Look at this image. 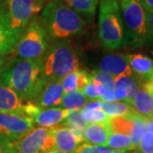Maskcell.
Masks as SVG:
<instances>
[{"mask_svg": "<svg viewBox=\"0 0 153 153\" xmlns=\"http://www.w3.org/2000/svg\"><path fill=\"white\" fill-rule=\"evenodd\" d=\"M100 101H101V102H111V101H115L114 89H113V90H110V91H106L102 96H100Z\"/></svg>", "mask_w": 153, "mask_h": 153, "instance_id": "35", "label": "cell"}, {"mask_svg": "<svg viewBox=\"0 0 153 153\" xmlns=\"http://www.w3.org/2000/svg\"><path fill=\"white\" fill-rule=\"evenodd\" d=\"M70 112V111L63 107L41 108L31 103L25 104V114L33 121L34 124L42 128L60 125Z\"/></svg>", "mask_w": 153, "mask_h": 153, "instance_id": "10", "label": "cell"}, {"mask_svg": "<svg viewBox=\"0 0 153 153\" xmlns=\"http://www.w3.org/2000/svg\"><path fill=\"white\" fill-rule=\"evenodd\" d=\"M20 36L11 30L4 11L0 9V55L11 54Z\"/></svg>", "mask_w": 153, "mask_h": 153, "instance_id": "18", "label": "cell"}, {"mask_svg": "<svg viewBox=\"0 0 153 153\" xmlns=\"http://www.w3.org/2000/svg\"><path fill=\"white\" fill-rule=\"evenodd\" d=\"M40 17L49 36L57 40L81 35L86 28V21L62 0H49Z\"/></svg>", "mask_w": 153, "mask_h": 153, "instance_id": "2", "label": "cell"}, {"mask_svg": "<svg viewBox=\"0 0 153 153\" xmlns=\"http://www.w3.org/2000/svg\"><path fill=\"white\" fill-rule=\"evenodd\" d=\"M43 1H44H44H45V0H43Z\"/></svg>", "mask_w": 153, "mask_h": 153, "instance_id": "42", "label": "cell"}, {"mask_svg": "<svg viewBox=\"0 0 153 153\" xmlns=\"http://www.w3.org/2000/svg\"><path fill=\"white\" fill-rule=\"evenodd\" d=\"M12 153H46L55 150L54 127L34 128L21 140L10 142Z\"/></svg>", "mask_w": 153, "mask_h": 153, "instance_id": "8", "label": "cell"}, {"mask_svg": "<svg viewBox=\"0 0 153 153\" xmlns=\"http://www.w3.org/2000/svg\"><path fill=\"white\" fill-rule=\"evenodd\" d=\"M35 128L33 121L25 114L0 112V136L14 142Z\"/></svg>", "mask_w": 153, "mask_h": 153, "instance_id": "9", "label": "cell"}, {"mask_svg": "<svg viewBox=\"0 0 153 153\" xmlns=\"http://www.w3.org/2000/svg\"><path fill=\"white\" fill-rule=\"evenodd\" d=\"M106 147L112 151L119 152H134L136 151V147L132 143L131 139L127 135L111 133L108 141L106 143Z\"/></svg>", "mask_w": 153, "mask_h": 153, "instance_id": "24", "label": "cell"}, {"mask_svg": "<svg viewBox=\"0 0 153 153\" xmlns=\"http://www.w3.org/2000/svg\"><path fill=\"white\" fill-rule=\"evenodd\" d=\"M61 126L69 128L72 130L83 135V131L87 127V123L83 120L80 111H71L65 120L61 123Z\"/></svg>", "mask_w": 153, "mask_h": 153, "instance_id": "25", "label": "cell"}, {"mask_svg": "<svg viewBox=\"0 0 153 153\" xmlns=\"http://www.w3.org/2000/svg\"><path fill=\"white\" fill-rule=\"evenodd\" d=\"M43 0H4L2 10L14 33L21 35L33 17L43 10Z\"/></svg>", "mask_w": 153, "mask_h": 153, "instance_id": "7", "label": "cell"}, {"mask_svg": "<svg viewBox=\"0 0 153 153\" xmlns=\"http://www.w3.org/2000/svg\"><path fill=\"white\" fill-rule=\"evenodd\" d=\"M152 55H153V52H152Z\"/></svg>", "mask_w": 153, "mask_h": 153, "instance_id": "43", "label": "cell"}, {"mask_svg": "<svg viewBox=\"0 0 153 153\" xmlns=\"http://www.w3.org/2000/svg\"><path fill=\"white\" fill-rule=\"evenodd\" d=\"M54 138L55 150L66 153H72L84 143V140L72 129L61 125L54 127Z\"/></svg>", "mask_w": 153, "mask_h": 153, "instance_id": "13", "label": "cell"}, {"mask_svg": "<svg viewBox=\"0 0 153 153\" xmlns=\"http://www.w3.org/2000/svg\"><path fill=\"white\" fill-rule=\"evenodd\" d=\"M0 153H12L10 141L2 136H0Z\"/></svg>", "mask_w": 153, "mask_h": 153, "instance_id": "33", "label": "cell"}, {"mask_svg": "<svg viewBox=\"0 0 153 153\" xmlns=\"http://www.w3.org/2000/svg\"><path fill=\"white\" fill-rule=\"evenodd\" d=\"M97 71L105 72L113 77L133 75L126 55L118 54H110L104 56L99 62Z\"/></svg>", "mask_w": 153, "mask_h": 153, "instance_id": "12", "label": "cell"}, {"mask_svg": "<svg viewBox=\"0 0 153 153\" xmlns=\"http://www.w3.org/2000/svg\"><path fill=\"white\" fill-rule=\"evenodd\" d=\"M46 153H66V152H60V151H57V150H53V151H50L49 152Z\"/></svg>", "mask_w": 153, "mask_h": 153, "instance_id": "39", "label": "cell"}, {"mask_svg": "<svg viewBox=\"0 0 153 153\" xmlns=\"http://www.w3.org/2000/svg\"><path fill=\"white\" fill-rule=\"evenodd\" d=\"M112 150L106 146H99L83 143L72 153H111Z\"/></svg>", "mask_w": 153, "mask_h": 153, "instance_id": "30", "label": "cell"}, {"mask_svg": "<svg viewBox=\"0 0 153 153\" xmlns=\"http://www.w3.org/2000/svg\"><path fill=\"white\" fill-rule=\"evenodd\" d=\"M144 82L140 81L134 74L131 76H122L114 77L115 88H122L125 89L127 92V100L126 103L129 105L134 94L143 85Z\"/></svg>", "mask_w": 153, "mask_h": 153, "instance_id": "20", "label": "cell"}, {"mask_svg": "<svg viewBox=\"0 0 153 153\" xmlns=\"http://www.w3.org/2000/svg\"><path fill=\"white\" fill-rule=\"evenodd\" d=\"M147 43L153 44V11L147 13Z\"/></svg>", "mask_w": 153, "mask_h": 153, "instance_id": "32", "label": "cell"}, {"mask_svg": "<svg viewBox=\"0 0 153 153\" xmlns=\"http://www.w3.org/2000/svg\"><path fill=\"white\" fill-rule=\"evenodd\" d=\"M63 95L60 82H46L29 103L41 108L56 107L61 104Z\"/></svg>", "mask_w": 153, "mask_h": 153, "instance_id": "11", "label": "cell"}, {"mask_svg": "<svg viewBox=\"0 0 153 153\" xmlns=\"http://www.w3.org/2000/svg\"><path fill=\"white\" fill-rule=\"evenodd\" d=\"M64 4L82 16L86 22L92 21L96 14L99 0H62Z\"/></svg>", "mask_w": 153, "mask_h": 153, "instance_id": "19", "label": "cell"}, {"mask_svg": "<svg viewBox=\"0 0 153 153\" xmlns=\"http://www.w3.org/2000/svg\"><path fill=\"white\" fill-rule=\"evenodd\" d=\"M82 94L87 97L90 101L91 100H100V95L97 93L95 87L92 82H90L85 88L82 90Z\"/></svg>", "mask_w": 153, "mask_h": 153, "instance_id": "31", "label": "cell"}, {"mask_svg": "<svg viewBox=\"0 0 153 153\" xmlns=\"http://www.w3.org/2000/svg\"><path fill=\"white\" fill-rule=\"evenodd\" d=\"M144 87L146 88L148 92L153 96V79L147 82H145L144 83Z\"/></svg>", "mask_w": 153, "mask_h": 153, "instance_id": "38", "label": "cell"}, {"mask_svg": "<svg viewBox=\"0 0 153 153\" xmlns=\"http://www.w3.org/2000/svg\"><path fill=\"white\" fill-rule=\"evenodd\" d=\"M134 114L145 122L153 121V96L144 87V83L130 102Z\"/></svg>", "mask_w": 153, "mask_h": 153, "instance_id": "14", "label": "cell"}, {"mask_svg": "<svg viewBox=\"0 0 153 153\" xmlns=\"http://www.w3.org/2000/svg\"><path fill=\"white\" fill-rule=\"evenodd\" d=\"M132 72L144 83L153 79V61L142 54L126 55Z\"/></svg>", "mask_w": 153, "mask_h": 153, "instance_id": "15", "label": "cell"}, {"mask_svg": "<svg viewBox=\"0 0 153 153\" xmlns=\"http://www.w3.org/2000/svg\"><path fill=\"white\" fill-rule=\"evenodd\" d=\"M10 62V57L9 55H0V76L4 71L5 67Z\"/></svg>", "mask_w": 153, "mask_h": 153, "instance_id": "36", "label": "cell"}, {"mask_svg": "<svg viewBox=\"0 0 153 153\" xmlns=\"http://www.w3.org/2000/svg\"><path fill=\"white\" fill-rule=\"evenodd\" d=\"M49 38L41 17L36 16L22 31L12 53L25 60L42 58L49 48Z\"/></svg>", "mask_w": 153, "mask_h": 153, "instance_id": "6", "label": "cell"}, {"mask_svg": "<svg viewBox=\"0 0 153 153\" xmlns=\"http://www.w3.org/2000/svg\"><path fill=\"white\" fill-rule=\"evenodd\" d=\"M89 101L90 100L82 94V92L75 91L64 94L60 105L70 111H80Z\"/></svg>", "mask_w": 153, "mask_h": 153, "instance_id": "22", "label": "cell"}, {"mask_svg": "<svg viewBox=\"0 0 153 153\" xmlns=\"http://www.w3.org/2000/svg\"><path fill=\"white\" fill-rule=\"evenodd\" d=\"M111 134V129L109 122L105 123L88 124L83 131L84 143L93 146H106Z\"/></svg>", "mask_w": 153, "mask_h": 153, "instance_id": "17", "label": "cell"}, {"mask_svg": "<svg viewBox=\"0 0 153 153\" xmlns=\"http://www.w3.org/2000/svg\"><path fill=\"white\" fill-rule=\"evenodd\" d=\"M99 38L105 49L125 46V32L118 0H99Z\"/></svg>", "mask_w": 153, "mask_h": 153, "instance_id": "4", "label": "cell"}, {"mask_svg": "<svg viewBox=\"0 0 153 153\" xmlns=\"http://www.w3.org/2000/svg\"><path fill=\"white\" fill-rule=\"evenodd\" d=\"M2 2H4V0H0V7H1V4H2Z\"/></svg>", "mask_w": 153, "mask_h": 153, "instance_id": "41", "label": "cell"}, {"mask_svg": "<svg viewBox=\"0 0 153 153\" xmlns=\"http://www.w3.org/2000/svg\"><path fill=\"white\" fill-rule=\"evenodd\" d=\"M102 111L108 117L131 116L134 114L131 105L124 101H111L102 102Z\"/></svg>", "mask_w": 153, "mask_h": 153, "instance_id": "23", "label": "cell"}, {"mask_svg": "<svg viewBox=\"0 0 153 153\" xmlns=\"http://www.w3.org/2000/svg\"><path fill=\"white\" fill-rule=\"evenodd\" d=\"M136 153H138V152H136Z\"/></svg>", "mask_w": 153, "mask_h": 153, "instance_id": "44", "label": "cell"}, {"mask_svg": "<svg viewBox=\"0 0 153 153\" xmlns=\"http://www.w3.org/2000/svg\"><path fill=\"white\" fill-rule=\"evenodd\" d=\"M0 112L25 114V104L11 88L2 84L1 82H0Z\"/></svg>", "mask_w": 153, "mask_h": 153, "instance_id": "16", "label": "cell"}, {"mask_svg": "<svg viewBox=\"0 0 153 153\" xmlns=\"http://www.w3.org/2000/svg\"><path fill=\"white\" fill-rule=\"evenodd\" d=\"M81 116L87 124H95V123H105L109 122L108 117L102 110H85L80 111Z\"/></svg>", "mask_w": 153, "mask_h": 153, "instance_id": "26", "label": "cell"}, {"mask_svg": "<svg viewBox=\"0 0 153 153\" xmlns=\"http://www.w3.org/2000/svg\"><path fill=\"white\" fill-rule=\"evenodd\" d=\"M109 124L111 133L124 134L130 138L135 125V115L110 117Z\"/></svg>", "mask_w": 153, "mask_h": 153, "instance_id": "21", "label": "cell"}, {"mask_svg": "<svg viewBox=\"0 0 153 153\" xmlns=\"http://www.w3.org/2000/svg\"><path fill=\"white\" fill-rule=\"evenodd\" d=\"M90 75L91 82L95 85H101L105 88L106 91L113 90L115 88L114 86V77L110 76L108 74L100 71H94Z\"/></svg>", "mask_w": 153, "mask_h": 153, "instance_id": "27", "label": "cell"}, {"mask_svg": "<svg viewBox=\"0 0 153 153\" xmlns=\"http://www.w3.org/2000/svg\"><path fill=\"white\" fill-rule=\"evenodd\" d=\"M125 46L140 48L147 42V11L142 0H118Z\"/></svg>", "mask_w": 153, "mask_h": 153, "instance_id": "5", "label": "cell"}, {"mask_svg": "<svg viewBox=\"0 0 153 153\" xmlns=\"http://www.w3.org/2000/svg\"><path fill=\"white\" fill-rule=\"evenodd\" d=\"M111 153H128V152H119V151H112Z\"/></svg>", "mask_w": 153, "mask_h": 153, "instance_id": "40", "label": "cell"}, {"mask_svg": "<svg viewBox=\"0 0 153 153\" xmlns=\"http://www.w3.org/2000/svg\"><path fill=\"white\" fill-rule=\"evenodd\" d=\"M115 100L117 101H124L127 100V92L125 89L122 88H114Z\"/></svg>", "mask_w": 153, "mask_h": 153, "instance_id": "34", "label": "cell"}, {"mask_svg": "<svg viewBox=\"0 0 153 153\" xmlns=\"http://www.w3.org/2000/svg\"><path fill=\"white\" fill-rule=\"evenodd\" d=\"M78 74H79V68L70 72L60 81L64 94L77 91Z\"/></svg>", "mask_w": 153, "mask_h": 153, "instance_id": "28", "label": "cell"}, {"mask_svg": "<svg viewBox=\"0 0 153 153\" xmlns=\"http://www.w3.org/2000/svg\"><path fill=\"white\" fill-rule=\"evenodd\" d=\"M138 153H153V133L146 131L138 145Z\"/></svg>", "mask_w": 153, "mask_h": 153, "instance_id": "29", "label": "cell"}, {"mask_svg": "<svg viewBox=\"0 0 153 153\" xmlns=\"http://www.w3.org/2000/svg\"><path fill=\"white\" fill-rule=\"evenodd\" d=\"M0 82L11 88L23 103L31 102L46 82L42 73V58L10 60L0 76Z\"/></svg>", "mask_w": 153, "mask_h": 153, "instance_id": "1", "label": "cell"}, {"mask_svg": "<svg viewBox=\"0 0 153 153\" xmlns=\"http://www.w3.org/2000/svg\"><path fill=\"white\" fill-rule=\"evenodd\" d=\"M78 66L76 46L70 39L53 43L42 57V73L46 82H60Z\"/></svg>", "mask_w": 153, "mask_h": 153, "instance_id": "3", "label": "cell"}, {"mask_svg": "<svg viewBox=\"0 0 153 153\" xmlns=\"http://www.w3.org/2000/svg\"><path fill=\"white\" fill-rule=\"evenodd\" d=\"M143 4L145 6L147 13L153 11V0H142Z\"/></svg>", "mask_w": 153, "mask_h": 153, "instance_id": "37", "label": "cell"}]
</instances>
